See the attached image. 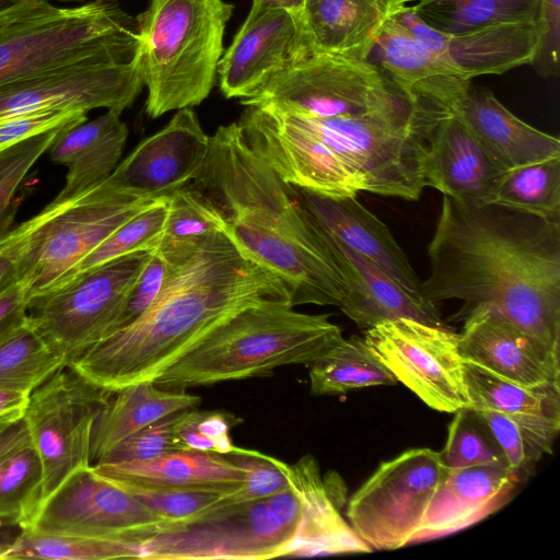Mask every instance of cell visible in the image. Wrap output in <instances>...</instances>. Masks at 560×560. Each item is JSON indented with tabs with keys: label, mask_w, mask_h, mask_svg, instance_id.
Here are the masks:
<instances>
[{
	"label": "cell",
	"mask_w": 560,
	"mask_h": 560,
	"mask_svg": "<svg viewBox=\"0 0 560 560\" xmlns=\"http://www.w3.org/2000/svg\"><path fill=\"white\" fill-rule=\"evenodd\" d=\"M428 257L423 298L463 301L455 320L487 307L559 354L560 222L444 196Z\"/></svg>",
	"instance_id": "1"
},
{
	"label": "cell",
	"mask_w": 560,
	"mask_h": 560,
	"mask_svg": "<svg viewBox=\"0 0 560 560\" xmlns=\"http://www.w3.org/2000/svg\"><path fill=\"white\" fill-rule=\"evenodd\" d=\"M159 247L167 258V273L152 305L68 365L108 392L154 382L215 327L246 307L293 306L283 281L243 254L224 233Z\"/></svg>",
	"instance_id": "2"
},
{
	"label": "cell",
	"mask_w": 560,
	"mask_h": 560,
	"mask_svg": "<svg viewBox=\"0 0 560 560\" xmlns=\"http://www.w3.org/2000/svg\"><path fill=\"white\" fill-rule=\"evenodd\" d=\"M446 116L411 106L361 116L317 117L275 105L261 125L257 150L296 188L327 197L369 191L412 201L425 187L429 136Z\"/></svg>",
	"instance_id": "3"
},
{
	"label": "cell",
	"mask_w": 560,
	"mask_h": 560,
	"mask_svg": "<svg viewBox=\"0 0 560 560\" xmlns=\"http://www.w3.org/2000/svg\"><path fill=\"white\" fill-rule=\"evenodd\" d=\"M190 184L219 210L236 247L283 281L293 307L340 306L343 281L322 233L296 188L252 150L237 121L210 136Z\"/></svg>",
	"instance_id": "4"
},
{
	"label": "cell",
	"mask_w": 560,
	"mask_h": 560,
	"mask_svg": "<svg viewBox=\"0 0 560 560\" xmlns=\"http://www.w3.org/2000/svg\"><path fill=\"white\" fill-rule=\"evenodd\" d=\"M343 339L327 314L284 303L246 307L215 327L154 383L164 389L266 375L291 364L310 365Z\"/></svg>",
	"instance_id": "5"
},
{
	"label": "cell",
	"mask_w": 560,
	"mask_h": 560,
	"mask_svg": "<svg viewBox=\"0 0 560 560\" xmlns=\"http://www.w3.org/2000/svg\"><path fill=\"white\" fill-rule=\"evenodd\" d=\"M232 13L224 0H150L136 18L148 116L194 107L209 96Z\"/></svg>",
	"instance_id": "6"
},
{
	"label": "cell",
	"mask_w": 560,
	"mask_h": 560,
	"mask_svg": "<svg viewBox=\"0 0 560 560\" xmlns=\"http://www.w3.org/2000/svg\"><path fill=\"white\" fill-rule=\"evenodd\" d=\"M136 19L113 0H93L0 28V89L71 66L137 55Z\"/></svg>",
	"instance_id": "7"
},
{
	"label": "cell",
	"mask_w": 560,
	"mask_h": 560,
	"mask_svg": "<svg viewBox=\"0 0 560 560\" xmlns=\"http://www.w3.org/2000/svg\"><path fill=\"white\" fill-rule=\"evenodd\" d=\"M301 521L291 487L270 497L219 506L142 542L147 560H265L289 557Z\"/></svg>",
	"instance_id": "8"
},
{
	"label": "cell",
	"mask_w": 560,
	"mask_h": 560,
	"mask_svg": "<svg viewBox=\"0 0 560 560\" xmlns=\"http://www.w3.org/2000/svg\"><path fill=\"white\" fill-rule=\"evenodd\" d=\"M153 201L130 199L103 180L72 199L52 200L30 218L19 276L30 299L71 277L88 254Z\"/></svg>",
	"instance_id": "9"
},
{
	"label": "cell",
	"mask_w": 560,
	"mask_h": 560,
	"mask_svg": "<svg viewBox=\"0 0 560 560\" xmlns=\"http://www.w3.org/2000/svg\"><path fill=\"white\" fill-rule=\"evenodd\" d=\"M241 103L273 104L317 117L424 107L410 101L370 60L315 54L298 47L285 68Z\"/></svg>",
	"instance_id": "10"
},
{
	"label": "cell",
	"mask_w": 560,
	"mask_h": 560,
	"mask_svg": "<svg viewBox=\"0 0 560 560\" xmlns=\"http://www.w3.org/2000/svg\"><path fill=\"white\" fill-rule=\"evenodd\" d=\"M151 252L132 253L77 272L30 299L27 322L67 366L109 334Z\"/></svg>",
	"instance_id": "11"
},
{
	"label": "cell",
	"mask_w": 560,
	"mask_h": 560,
	"mask_svg": "<svg viewBox=\"0 0 560 560\" xmlns=\"http://www.w3.org/2000/svg\"><path fill=\"white\" fill-rule=\"evenodd\" d=\"M446 472L440 452L427 447L381 463L350 497L349 524L372 551L411 544Z\"/></svg>",
	"instance_id": "12"
},
{
	"label": "cell",
	"mask_w": 560,
	"mask_h": 560,
	"mask_svg": "<svg viewBox=\"0 0 560 560\" xmlns=\"http://www.w3.org/2000/svg\"><path fill=\"white\" fill-rule=\"evenodd\" d=\"M113 394L69 366L30 394L23 418L43 469L38 506L71 474L91 466L94 425Z\"/></svg>",
	"instance_id": "13"
},
{
	"label": "cell",
	"mask_w": 560,
	"mask_h": 560,
	"mask_svg": "<svg viewBox=\"0 0 560 560\" xmlns=\"http://www.w3.org/2000/svg\"><path fill=\"white\" fill-rule=\"evenodd\" d=\"M374 355L427 406L455 413L469 406L459 335L446 327L398 318L365 329Z\"/></svg>",
	"instance_id": "14"
},
{
	"label": "cell",
	"mask_w": 560,
	"mask_h": 560,
	"mask_svg": "<svg viewBox=\"0 0 560 560\" xmlns=\"http://www.w3.org/2000/svg\"><path fill=\"white\" fill-rule=\"evenodd\" d=\"M25 529L143 542L171 525L91 465L71 474L38 506Z\"/></svg>",
	"instance_id": "15"
},
{
	"label": "cell",
	"mask_w": 560,
	"mask_h": 560,
	"mask_svg": "<svg viewBox=\"0 0 560 560\" xmlns=\"http://www.w3.org/2000/svg\"><path fill=\"white\" fill-rule=\"evenodd\" d=\"M143 86L138 49L129 59L80 63L2 88L0 115L35 109L122 113Z\"/></svg>",
	"instance_id": "16"
},
{
	"label": "cell",
	"mask_w": 560,
	"mask_h": 560,
	"mask_svg": "<svg viewBox=\"0 0 560 560\" xmlns=\"http://www.w3.org/2000/svg\"><path fill=\"white\" fill-rule=\"evenodd\" d=\"M209 141L191 107L178 109L161 130L140 141L105 182L130 199H168L194 180Z\"/></svg>",
	"instance_id": "17"
},
{
	"label": "cell",
	"mask_w": 560,
	"mask_h": 560,
	"mask_svg": "<svg viewBox=\"0 0 560 560\" xmlns=\"http://www.w3.org/2000/svg\"><path fill=\"white\" fill-rule=\"evenodd\" d=\"M459 351L465 360L526 387L560 388V357L487 307L464 319Z\"/></svg>",
	"instance_id": "18"
},
{
	"label": "cell",
	"mask_w": 560,
	"mask_h": 560,
	"mask_svg": "<svg viewBox=\"0 0 560 560\" xmlns=\"http://www.w3.org/2000/svg\"><path fill=\"white\" fill-rule=\"evenodd\" d=\"M283 470L301 509L299 532L289 557L372 552L342 516L347 487L338 474L323 476L312 455L293 465L283 462Z\"/></svg>",
	"instance_id": "19"
},
{
	"label": "cell",
	"mask_w": 560,
	"mask_h": 560,
	"mask_svg": "<svg viewBox=\"0 0 560 560\" xmlns=\"http://www.w3.org/2000/svg\"><path fill=\"white\" fill-rule=\"evenodd\" d=\"M505 172L454 114L442 118L429 136L423 160L425 187L459 202L487 205Z\"/></svg>",
	"instance_id": "20"
},
{
	"label": "cell",
	"mask_w": 560,
	"mask_h": 560,
	"mask_svg": "<svg viewBox=\"0 0 560 560\" xmlns=\"http://www.w3.org/2000/svg\"><path fill=\"white\" fill-rule=\"evenodd\" d=\"M318 230L343 281L345 294L339 308L360 328L369 329L398 318L445 327L435 303L405 289L374 262Z\"/></svg>",
	"instance_id": "21"
},
{
	"label": "cell",
	"mask_w": 560,
	"mask_h": 560,
	"mask_svg": "<svg viewBox=\"0 0 560 560\" xmlns=\"http://www.w3.org/2000/svg\"><path fill=\"white\" fill-rule=\"evenodd\" d=\"M411 0H305L295 47L369 60L387 22Z\"/></svg>",
	"instance_id": "22"
},
{
	"label": "cell",
	"mask_w": 560,
	"mask_h": 560,
	"mask_svg": "<svg viewBox=\"0 0 560 560\" xmlns=\"http://www.w3.org/2000/svg\"><path fill=\"white\" fill-rule=\"evenodd\" d=\"M298 25L285 11L249 12L218 65L219 86L226 98L247 100L290 62Z\"/></svg>",
	"instance_id": "23"
},
{
	"label": "cell",
	"mask_w": 560,
	"mask_h": 560,
	"mask_svg": "<svg viewBox=\"0 0 560 560\" xmlns=\"http://www.w3.org/2000/svg\"><path fill=\"white\" fill-rule=\"evenodd\" d=\"M375 48L378 68L418 105L453 114L471 85L458 67L413 39L395 18L385 25Z\"/></svg>",
	"instance_id": "24"
},
{
	"label": "cell",
	"mask_w": 560,
	"mask_h": 560,
	"mask_svg": "<svg viewBox=\"0 0 560 560\" xmlns=\"http://www.w3.org/2000/svg\"><path fill=\"white\" fill-rule=\"evenodd\" d=\"M523 479L505 465L447 470L411 544L465 529L501 509Z\"/></svg>",
	"instance_id": "25"
},
{
	"label": "cell",
	"mask_w": 560,
	"mask_h": 560,
	"mask_svg": "<svg viewBox=\"0 0 560 560\" xmlns=\"http://www.w3.org/2000/svg\"><path fill=\"white\" fill-rule=\"evenodd\" d=\"M296 191L320 230L374 262L405 289L420 294V281L407 255L385 223L355 196L327 197L301 188Z\"/></svg>",
	"instance_id": "26"
},
{
	"label": "cell",
	"mask_w": 560,
	"mask_h": 560,
	"mask_svg": "<svg viewBox=\"0 0 560 560\" xmlns=\"http://www.w3.org/2000/svg\"><path fill=\"white\" fill-rule=\"evenodd\" d=\"M505 171L560 158V139L542 132L512 114L482 86L470 85L454 112Z\"/></svg>",
	"instance_id": "27"
},
{
	"label": "cell",
	"mask_w": 560,
	"mask_h": 560,
	"mask_svg": "<svg viewBox=\"0 0 560 560\" xmlns=\"http://www.w3.org/2000/svg\"><path fill=\"white\" fill-rule=\"evenodd\" d=\"M119 112L62 129L49 148L54 163L66 166V183L54 201L74 198L105 180L120 162L128 139Z\"/></svg>",
	"instance_id": "28"
},
{
	"label": "cell",
	"mask_w": 560,
	"mask_h": 560,
	"mask_svg": "<svg viewBox=\"0 0 560 560\" xmlns=\"http://www.w3.org/2000/svg\"><path fill=\"white\" fill-rule=\"evenodd\" d=\"M93 468L113 481L175 490L214 491L230 494L240 489L243 470L224 454L174 451L150 460L94 464Z\"/></svg>",
	"instance_id": "29"
},
{
	"label": "cell",
	"mask_w": 560,
	"mask_h": 560,
	"mask_svg": "<svg viewBox=\"0 0 560 560\" xmlns=\"http://www.w3.org/2000/svg\"><path fill=\"white\" fill-rule=\"evenodd\" d=\"M469 406L502 412L553 446L560 430V388L526 387L465 360Z\"/></svg>",
	"instance_id": "30"
},
{
	"label": "cell",
	"mask_w": 560,
	"mask_h": 560,
	"mask_svg": "<svg viewBox=\"0 0 560 560\" xmlns=\"http://www.w3.org/2000/svg\"><path fill=\"white\" fill-rule=\"evenodd\" d=\"M201 398L186 390H170L152 381L128 385L113 394L93 430L91 459L96 463L117 444L177 411L197 407Z\"/></svg>",
	"instance_id": "31"
},
{
	"label": "cell",
	"mask_w": 560,
	"mask_h": 560,
	"mask_svg": "<svg viewBox=\"0 0 560 560\" xmlns=\"http://www.w3.org/2000/svg\"><path fill=\"white\" fill-rule=\"evenodd\" d=\"M540 42L538 20L506 22L451 35L448 56L468 78L532 65Z\"/></svg>",
	"instance_id": "32"
},
{
	"label": "cell",
	"mask_w": 560,
	"mask_h": 560,
	"mask_svg": "<svg viewBox=\"0 0 560 560\" xmlns=\"http://www.w3.org/2000/svg\"><path fill=\"white\" fill-rule=\"evenodd\" d=\"M310 368L311 393L316 396L397 383L364 339L358 336L343 338Z\"/></svg>",
	"instance_id": "33"
},
{
	"label": "cell",
	"mask_w": 560,
	"mask_h": 560,
	"mask_svg": "<svg viewBox=\"0 0 560 560\" xmlns=\"http://www.w3.org/2000/svg\"><path fill=\"white\" fill-rule=\"evenodd\" d=\"M411 7L433 27L458 35L500 23L538 20L540 0H418Z\"/></svg>",
	"instance_id": "34"
},
{
	"label": "cell",
	"mask_w": 560,
	"mask_h": 560,
	"mask_svg": "<svg viewBox=\"0 0 560 560\" xmlns=\"http://www.w3.org/2000/svg\"><path fill=\"white\" fill-rule=\"evenodd\" d=\"M142 542L124 538L94 537L25 529L3 560H108L140 559Z\"/></svg>",
	"instance_id": "35"
},
{
	"label": "cell",
	"mask_w": 560,
	"mask_h": 560,
	"mask_svg": "<svg viewBox=\"0 0 560 560\" xmlns=\"http://www.w3.org/2000/svg\"><path fill=\"white\" fill-rule=\"evenodd\" d=\"M491 203L560 222V158L508 170Z\"/></svg>",
	"instance_id": "36"
},
{
	"label": "cell",
	"mask_w": 560,
	"mask_h": 560,
	"mask_svg": "<svg viewBox=\"0 0 560 560\" xmlns=\"http://www.w3.org/2000/svg\"><path fill=\"white\" fill-rule=\"evenodd\" d=\"M65 366V359L28 322L0 343V389L30 395Z\"/></svg>",
	"instance_id": "37"
},
{
	"label": "cell",
	"mask_w": 560,
	"mask_h": 560,
	"mask_svg": "<svg viewBox=\"0 0 560 560\" xmlns=\"http://www.w3.org/2000/svg\"><path fill=\"white\" fill-rule=\"evenodd\" d=\"M43 482L40 459L32 442L0 459V516L30 525L39 504Z\"/></svg>",
	"instance_id": "38"
},
{
	"label": "cell",
	"mask_w": 560,
	"mask_h": 560,
	"mask_svg": "<svg viewBox=\"0 0 560 560\" xmlns=\"http://www.w3.org/2000/svg\"><path fill=\"white\" fill-rule=\"evenodd\" d=\"M166 215L167 199L153 201L120 224L88 254L74 273L132 253L156 249L163 236Z\"/></svg>",
	"instance_id": "39"
},
{
	"label": "cell",
	"mask_w": 560,
	"mask_h": 560,
	"mask_svg": "<svg viewBox=\"0 0 560 560\" xmlns=\"http://www.w3.org/2000/svg\"><path fill=\"white\" fill-rule=\"evenodd\" d=\"M440 455L447 470L480 465L508 466L487 424L470 406L455 412Z\"/></svg>",
	"instance_id": "40"
},
{
	"label": "cell",
	"mask_w": 560,
	"mask_h": 560,
	"mask_svg": "<svg viewBox=\"0 0 560 560\" xmlns=\"http://www.w3.org/2000/svg\"><path fill=\"white\" fill-rule=\"evenodd\" d=\"M224 232L223 217L211 200L194 185L189 184L168 197L161 243L180 242Z\"/></svg>",
	"instance_id": "41"
},
{
	"label": "cell",
	"mask_w": 560,
	"mask_h": 560,
	"mask_svg": "<svg viewBox=\"0 0 560 560\" xmlns=\"http://www.w3.org/2000/svg\"><path fill=\"white\" fill-rule=\"evenodd\" d=\"M62 129L50 130L0 151V237L12 229L21 184Z\"/></svg>",
	"instance_id": "42"
},
{
	"label": "cell",
	"mask_w": 560,
	"mask_h": 560,
	"mask_svg": "<svg viewBox=\"0 0 560 560\" xmlns=\"http://www.w3.org/2000/svg\"><path fill=\"white\" fill-rule=\"evenodd\" d=\"M113 482L124 488L167 522L171 529L194 522L219 508L221 498L225 495L214 491L160 489L119 481Z\"/></svg>",
	"instance_id": "43"
},
{
	"label": "cell",
	"mask_w": 560,
	"mask_h": 560,
	"mask_svg": "<svg viewBox=\"0 0 560 560\" xmlns=\"http://www.w3.org/2000/svg\"><path fill=\"white\" fill-rule=\"evenodd\" d=\"M224 455L243 470L244 478L237 491L221 498L219 506L264 499L290 487L283 462L273 456L235 445Z\"/></svg>",
	"instance_id": "44"
},
{
	"label": "cell",
	"mask_w": 560,
	"mask_h": 560,
	"mask_svg": "<svg viewBox=\"0 0 560 560\" xmlns=\"http://www.w3.org/2000/svg\"><path fill=\"white\" fill-rule=\"evenodd\" d=\"M503 453L506 465L525 481L552 446L527 431L511 417L489 409H476Z\"/></svg>",
	"instance_id": "45"
},
{
	"label": "cell",
	"mask_w": 560,
	"mask_h": 560,
	"mask_svg": "<svg viewBox=\"0 0 560 560\" xmlns=\"http://www.w3.org/2000/svg\"><path fill=\"white\" fill-rule=\"evenodd\" d=\"M240 422V418L228 412L182 410L175 430L177 450L226 454L234 447L230 429Z\"/></svg>",
	"instance_id": "46"
},
{
	"label": "cell",
	"mask_w": 560,
	"mask_h": 560,
	"mask_svg": "<svg viewBox=\"0 0 560 560\" xmlns=\"http://www.w3.org/2000/svg\"><path fill=\"white\" fill-rule=\"evenodd\" d=\"M178 412L168 415L128 436L95 464H119L150 460L174 451Z\"/></svg>",
	"instance_id": "47"
},
{
	"label": "cell",
	"mask_w": 560,
	"mask_h": 560,
	"mask_svg": "<svg viewBox=\"0 0 560 560\" xmlns=\"http://www.w3.org/2000/svg\"><path fill=\"white\" fill-rule=\"evenodd\" d=\"M86 113L35 109L0 115V151L23 140L86 120Z\"/></svg>",
	"instance_id": "48"
},
{
	"label": "cell",
	"mask_w": 560,
	"mask_h": 560,
	"mask_svg": "<svg viewBox=\"0 0 560 560\" xmlns=\"http://www.w3.org/2000/svg\"><path fill=\"white\" fill-rule=\"evenodd\" d=\"M166 273L167 258L158 247L151 252L145 266L130 288L109 334L133 323L152 305L164 284Z\"/></svg>",
	"instance_id": "49"
},
{
	"label": "cell",
	"mask_w": 560,
	"mask_h": 560,
	"mask_svg": "<svg viewBox=\"0 0 560 560\" xmlns=\"http://www.w3.org/2000/svg\"><path fill=\"white\" fill-rule=\"evenodd\" d=\"M540 42L530 66L536 72L549 78L559 73L560 56V0H540Z\"/></svg>",
	"instance_id": "50"
},
{
	"label": "cell",
	"mask_w": 560,
	"mask_h": 560,
	"mask_svg": "<svg viewBox=\"0 0 560 560\" xmlns=\"http://www.w3.org/2000/svg\"><path fill=\"white\" fill-rule=\"evenodd\" d=\"M30 235L28 221L0 237V294L19 282L20 264Z\"/></svg>",
	"instance_id": "51"
},
{
	"label": "cell",
	"mask_w": 560,
	"mask_h": 560,
	"mask_svg": "<svg viewBox=\"0 0 560 560\" xmlns=\"http://www.w3.org/2000/svg\"><path fill=\"white\" fill-rule=\"evenodd\" d=\"M394 18L413 39L436 56L453 63L448 56V42L451 35L430 25L413 10L411 5H407Z\"/></svg>",
	"instance_id": "52"
},
{
	"label": "cell",
	"mask_w": 560,
	"mask_h": 560,
	"mask_svg": "<svg viewBox=\"0 0 560 560\" xmlns=\"http://www.w3.org/2000/svg\"><path fill=\"white\" fill-rule=\"evenodd\" d=\"M30 295L20 281L0 294V343L27 322Z\"/></svg>",
	"instance_id": "53"
},
{
	"label": "cell",
	"mask_w": 560,
	"mask_h": 560,
	"mask_svg": "<svg viewBox=\"0 0 560 560\" xmlns=\"http://www.w3.org/2000/svg\"><path fill=\"white\" fill-rule=\"evenodd\" d=\"M28 394L0 389V422H13L24 416Z\"/></svg>",
	"instance_id": "54"
},
{
	"label": "cell",
	"mask_w": 560,
	"mask_h": 560,
	"mask_svg": "<svg viewBox=\"0 0 560 560\" xmlns=\"http://www.w3.org/2000/svg\"><path fill=\"white\" fill-rule=\"evenodd\" d=\"M25 527L16 520L0 516V560L15 546Z\"/></svg>",
	"instance_id": "55"
},
{
	"label": "cell",
	"mask_w": 560,
	"mask_h": 560,
	"mask_svg": "<svg viewBox=\"0 0 560 560\" xmlns=\"http://www.w3.org/2000/svg\"><path fill=\"white\" fill-rule=\"evenodd\" d=\"M304 2L305 0H253L249 12L280 10L298 19L303 10Z\"/></svg>",
	"instance_id": "56"
},
{
	"label": "cell",
	"mask_w": 560,
	"mask_h": 560,
	"mask_svg": "<svg viewBox=\"0 0 560 560\" xmlns=\"http://www.w3.org/2000/svg\"><path fill=\"white\" fill-rule=\"evenodd\" d=\"M11 21V13L3 0H0V27L9 24Z\"/></svg>",
	"instance_id": "57"
},
{
	"label": "cell",
	"mask_w": 560,
	"mask_h": 560,
	"mask_svg": "<svg viewBox=\"0 0 560 560\" xmlns=\"http://www.w3.org/2000/svg\"><path fill=\"white\" fill-rule=\"evenodd\" d=\"M50 2V0H47ZM57 1H62V2H83V1H86V0H57Z\"/></svg>",
	"instance_id": "58"
},
{
	"label": "cell",
	"mask_w": 560,
	"mask_h": 560,
	"mask_svg": "<svg viewBox=\"0 0 560 560\" xmlns=\"http://www.w3.org/2000/svg\"><path fill=\"white\" fill-rule=\"evenodd\" d=\"M14 422V421H13ZM11 422H0V431L2 429H4L8 424H10Z\"/></svg>",
	"instance_id": "59"
}]
</instances>
